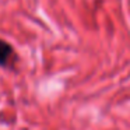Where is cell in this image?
Segmentation results:
<instances>
[{"label": "cell", "mask_w": 130, "mask_h": 130, "mask_svg": "<svg viewBox=\"0 0 130 130\" xmlns=\"http://www.w3.org/2000/svg\"><path fill=\"white\" fill-rule=\"evenodd\" d=\"M13 57H14V49L11 45L6 42V41L0 39V66H10V63L13 62Z\"/></svg>", "instance_id": "cell-1"}]
</instances>
